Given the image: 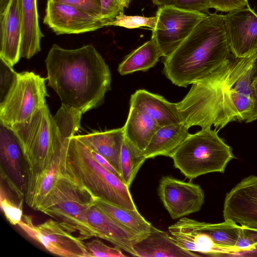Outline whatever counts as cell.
I'll return each mask as SVG.
<instances>
[{"mask_svg": "<svg viewBox=\"0 0 257 257\" xmlns=\"http://www.w3.org/2000/svg\"><path fill=\"white\" fill-rule=\"evenodd\" d=\"M174 167L186 178L213 172L223 173L235 158L232 148L211 127L190 134L171 156Z\"/></svg>", "mask_w": 257, "mask_h": 257, "instance_id": "7", "label": "cell"}, {"mask_svg": "<svg viewBox=\"0 0 257 257\" xmlns=\"http://www.w3.org/2000/svg\"><path fill=\"white\" fill-rule=\"evenodd\" d=\"M232 55L224 16L210 14L165 58L163 73L173 84L186 87L219 68Z\"/></svg>", "mask_w": 257, "mask_h": 257, "instance_id": "4", "label": "cell"}, {"mask_svg": "<svg viewBox=\"0 0 257 257\" xmlns=\"http://www.w3.org/2000/svg\"><path fill=\"white\" fill-rule=\"evenodd\" d=\"M158 193L165 208L173 219L199 211L204 202V193L199 185L170 176L162 177Z\"/></svg>", "mask_w": 257, "mask_h": 257, "instance_id": "11", "label": "cell"}, {"mask_svg": "<svg viewBox=\"0 0 257 257\" xmlns=\"http://www.w3.org/2000/svg\"><path fill=\"white\" fill-rule=\"evenodd\" d=\"M95 198L85 188L60 173L51 190L37 209L61 222L82 240L96 237L88 221Z\"/></svg>", "mask_w": 257, "mask_h": 257, "instance_id": "6", "label": "cell"}, {"mask_svg": "<svg viewBox=\"0 0 257 257\" xmlns=\"http://www.w3.org/2000/svg\"><path fill=\"white\" fill-rule=\"evenodd\" d=\"M1 207L8 221L12 225H18L22 220L23 214V201L17 204L9 197L8 194L1 185L0 195Z\"/></svg>", "mask_w": 257, "mask_h": 257, "instance_id": "29", "label": "cell"}, {"mask_svg": "<svg viewBox=\"0 0 257 257\" xmlns=\"http://www.w3.org/2000/svg\"><path fill=\"white\" fill-rule=\"evenodd\" d=\"M130 106L146 113L160 127L182 122L176 103L145 89L137 90L132 94Z\"/></svg>", "mask_w": 257, "mask_h": 257, "instance_id": "18", "label": "cell"}, {"mask_svg": "<svg viewBox=\"0 0 257 257\" xmlns=\"http://www.w3.org/2000/svg\"><path fill=\"white\" fill-rule=\"evenodd\" d=\"M160 127L146 113L130 106L128 115L123 126L124 137L141 151L145 150Z\"/></svg>", "mask_w": 257, "mask_h": 257, "instance_id": "23", "label": "cell"}, {"mask_svg": "<svg viewBox=\"0 0 257 257\" xmlns=\"http://www.w3.org/2000/svg\"><path fill=\"white\" fill-rule=\"evenodd\" d=\"M224 22L230 50L235 58L257 52V14L249 5L228 12Z\"/></svg>", "mask_w": 257, "mask_h": 257, "instance_id": "12", "label": "cell"}, {"mask_svg": "<svg viewBox=\"0 0 257 257\" xmlns=\"http://www.w3.org/2000/svg\"><path fill=\"white\" fill-rule=\"evenodd\" d=\"M82 112L62 104L54 116L46 104L10 130L22 150L25 163V192L39 175L60 157L80 127Z\"/></svg>", "mask_w": 257, "mask_h": 257, "instance_id": "3", "label": "cell"}, {"mask_svg": "<svg viewBox=\"0 0 257 257\" xmlns=\"http://www.w3.org/2000/svg\"><path fill=\"white\" fill-rule=\"evenodd\" d=\"M257 52L242 58L233 55L211 73L195 81L183 99L176 103L180 118L188 127L198 125L219 130L240 121L252 99V79L244 70Z\"/></svg>", "mask_w": 257, "mask_h": 257, "instance_id": "1", "label": "cell"}, {"mask_svg": "<svg viewBox=\"0 0 257 257\" xmlns=\"http://www.w3.org/2000/svg\"><path fill=\"white\" fill-rule=\"evenodd\" d=\"M189 127L183 122L160 127L143 153L146 159L159 156L170 157L189 136Z\"/></svg>", "mask_w": 257, "mask_h": 257, "instance_id": "22", "label": "cell"}, {"mask_svg": "<svg viewBox=\"0 0 257 257\" xmlns=\"http://www.w3.org/2000/svg\"><path fill=\"white\" fill-rule=\"evenodd\" d=\"M22 20L21 57L30 59L41 51L40 42L44 36L41 31L37 0H20Z\"/></svg>", "mask_w": 257, "mask_h": 257, "instance_id": "21", "label": "cell"}, {"mask_svg": "<svg viewBox=\"0 0 257 257\" xmlns=\"http://www.w3.org/2000/svg\"><path fill=\"white\" fill-rule=\"evenodd\" d=\"M135 256L140 257H196L194 252L179 246L167 232L152 225L150 233L134 245Z\"/></svg>", "mask_w": 257, "mask_h": 257, "instance_id": "19", "label": "cell"}, {"mask_svg": "<svg viewBox=\"0 0 257 257\" xmlns=\"http://www.w3.org/2000/svg\"><path fill=\"white\" fill-rule=\"evenodd\" d=\"M72 6L101 20L100 0H53ZM102 21V20H101ZM105 25V24H104Z\"/></svg>", "mask_w": 257, "mask_h": 257, "instance_id": "33", "label": "cell"}, {"mask_svg": "<svg viewBox=\"0 0 257 257\" xmlns=\"http://www.w3.org/2000/svg\"><path fill=\"white\" fill-rule=\"evenodd\" d=\"M89 257H125L121 249L116 246L110 247L99 239L85 242Z\"/></svg>", "mask_w": 257, "mask_h": 257, "instance_id": "30", "label": "cell"}, {"mask_svg": "<svg viewBox=\"0 0 257 257\" xmlns=\"http://www.w3.org/2000/svg\"><path fill=\"white\" fill-rule=\"evenodd\" d=\"M18 225L53 254L63 257H89L85 242L57 220L49 219L36 225L32 217L23 215Z\"/></svg>", "mask_w": 257, "mask_h": 257, "instance_id": "10", "label": "cell"}, {"mask_svg": "<svg viewBox=\"0 0 257 257\" xmlns=\"http://www.w3.org/2000/svg\"><path fill=\"white\" fill-rule=\"evenodd\" d=\"M154 4L159 7L172 5L174 0H152Z\"/></svg>", "mask_w": 257, "mask_h": 257, "instance_id": "39", "label": "cell"}, {"mask_svg": "<svg viewBox=\"0 0 257 257\" xmlns=\"http://www.w3.org/2000/svg\"><path fill=\"white\" fill-rule=\"evenodd\" d=\"M45 62L48 85L57 93L62 104L83 114L103 103L110 89L111 73L93 46L66 49L54 44Z\"/></svg>", "mask_w": 257, "mask_h": 257, "instance_id": "2", "label": "cell"}, {"mask_svg": "<svg viewBox=\"0 0 257 257\" xmlns=\"http://www.w3.org/2000/svg\"><path fill=\"white\" fill-rule=\"evenodd\" d=\"M172 6L186 11L208 13L210 9L208 0H174Z\"/></svg>", "mask_w": 257, "mask_h": 257, "instance_id": "35", "label": "cell"}, {"mask_svg": "<svg viewBox=\"0 0 257 257\" xmlns=\"http://www.w3.org/2000/svg\"><path fill=\"white\" fill-rule=\"evenodd\" d=\"M157 21L156 16L146 17L140 16H128L122 12L113 21L108 23L107 26H115L127 29H136L145 27L153 30L156 25Z\"/></svg>", "mask_w": 257, "mask_h": 257, "instance_id": "28", "label": "cell"}, {"mask_svg": "<svg viewBox=\"0 0 257 257\" xmlns=\"http://www.w3.org/2000/svg\"><path fill=\"white\" fill-rule=\"evenodd\" d=\"M210 8L216 11L229 12L248 5L247 0H208Z\"/></svg>", "mask_w": 257, "mask_h": 257, "instance_id": "36", "label": "cell"}, {"mask_svg": "<svg viewBox=\"0 0 257 257\" xmlns=\"http://www.w3.org/2000/svg\"><path fill=\"white\" fill-rule=\"evenodd\" d=\"M121 1L125 8H127L130 4V0H121Z\"/></svg>", "mask_w": 257, "mask_h": 257, "instance_id": "41", "label": "cell"}, {"mask_svg": "<svg viewBox=\"0 0 257 257\" xmlns=\"http://www.w3.org/2000/svg\"><path fill=\"white\" fill-rule=\"evenodd\" d=\"M233 256H257V247L252 250L240 252Z\"/></svg>", "mask_w": 257, "mask_h": 257, "instance_id": "38", "label": "cell"}, {"mask_svg": "<svg viewBox=\"0 0 257 257\" xmlns=\"http://www.w3.org/2000/svg\"><path fill=\"white\" fill-rule=\"evenodd\" d=\"M0 59L13 67L21 58L20 0H0Z\"/></svg>", "mask_w": 257, "mask_h": 257, "instance_id": "15", "label": "cell"}, {"mask_svg": "<svg viewBox=\"0 0 257 257\" xmlns=\"http://www.w3.org/2000/svg\"><path fill=\"white\" fill-rule=\"evenodd\" d=\"M43 22L57 35L83 33L105 27L100 19L53 0L47 1Z\"/></svg>", "mask_w": 257, "mask_h": 257, "instance_id": "13", "label": "cell"}, {"mask_svg": "<svg viewBox=\"0 0 257 257\" xmlns=\"http://www.w3.org/2000/svg\"><path fill=\"white\" fill-rule=\"evenodd\" d=\"M17 74L12 67L1 59V101L13 83Z\"/></svg>", "mask_w": 257, "mask_h": 257, "instance_id": "34", "label": "cell"}, {"mask_svg": "<svg viewBox=\"0 0 257 257\" xmlns=\"http://www.w3.org/2000/svg\"><path fill=\"white\" fill-rule=\"evenodd\" d=\"M91 151L94 158L98 163H99L102 166L105 168L108 171L113 173L121 180V177L119 174L117 173V172L105 158H104L103 157H102L98 154L96 153V152L92 150Z\"/></svg>", "mask_w": 257, "mask_h": 257, "instance_id": "37", "label": "cell"}, {"mask_svg": "<svg viewBox=\"0 0 257 257\" xmlns=\"http://www.w3.org/2000/svg\"><path fill=\"white\" fill-rule=\"evenodd\" d=\"M202 229L212 239L220 256H233L240 252L236 244L241 225L228 219L223 222L211 224L199 221Z\"/></svg>", "mask_w": 257, "mask_h": 257, "instance_id": "25", "label": "cell"}, {"mask_svg": "<svg viewBox=\"0 0 257 257\" xmlns=\"http://www.w3.org/2000/svg\"><path fill=\"white\" fill-rule=\"evenodd\" d=\"M162 56L156 43L151 38L127 55L119 64L117 70L121 75L146 71L153 67Z\"/></svg>", "mask_w": 257, "mask_h": 257, "instance_id": "26", "label": "cell"}, {"mask_svg": "<svg viewBox=\"0 0 257 257\" xmlns=\"http://www.w3.org/2000/svg\"><path fill=\"white\" fill-rule=\"evenodd\" d=\"M101 20L107 26L113 21L125 8L121 0H100Z\"/></svg>", "mask_w": 257, "mask_h": 257, "instance_id": "32", "label": "cell"}, {"mask_svg": "<svg viewBox=\"0 0 257 257\" xmlns=\"http://www.w3.org/2000/svg\"><path fill=\"white\" fill-rule=\"evenodd\" d=\"M88 221L96 231V237L108 241L135 256L134 245L144 238L118 223L98 208L94 203L89 210Z\"/></svg>", "mask_w": 257, "mask_h": 257, "instance_id": "16", "label": "cell"}, {"mask_svg": "<svg viewBox=\"0 0 257 257\" xmlns=\"http://www.w3.org/2000/svg\"><path fill=\"white\" fill-rule=\"evenodd\" d=\"M206 16L204 13L184 10L172 5L159 7L151 38L162 56H170Z\"/></svg>", "mask_w": 257, "mask_h": 257, "instance_id": "9", "label": "cell"}, {"mask_svg": "<svg viewBox=\"0 0 257 257\" xmlns=\"http://www.w3.org/2000/svg\"><path fill=\"white\" fill-rule=\"evenodd\" d=\"M75 136L91 150L105 158L121 179L120 154L124 138L123 126L103 132L94 131Z\"/></svg>", "mask_w": 257, "mask_h": 257, "instance_id": "20", "label": "cell"}, {"mask_svg": "<svg viewBox=\"0 0 257 257\" xmlns=\"http://www.w3.org/2000/svg\"><path fill=\"white\" fill-rule=\"evenodd\" d=\"M236 245L240 252L251 251L255 248L257 247V229L241 225Z\"/></svg>", "mask_w": 257, "mask_h": 257, "instance_id": "31", "label": "cell"}, {"mask_svg": "<svg viewBox=\"0 0 257 257\" xmlns=\"http://www.w3.org/2000/svg\"><path fill=\"white\" fill-rule=\"evenodd\" d=\"M94 204L118 223L143 238L151 232V223L138 210L123 208L99 198L94 199Z\"/></svg>", "mask_w": 257, "mask_h": 257, "instance_id": "24", "label": "cell"}, {"mask_svg": "<svg viewBox=\"0 0 257 257\" xmlns=\"http://www.w3.org/2000/svg\"><path fill=\"white\" fill-rule=\"evenodd\" d=\"M146 159L143 151L124 137L120 154L121 176L128 187Z\"/></svg>", "mask_w": 257, "mask_h": 257, "instance_id": "27", "label": "cell"}, {"mask_svg": "<svg viewBox=\"0 0 257 257\" xmlns=\"http://www.w3.org/2000/svg\"><path fill=\"white\" fill-rule=\"evenodd\" d=\"M252 87L256 101L255 119H257V77H253L252 82Z\"/></svg>", "mask_w": 257, "mask_h": 257, "instance_id": "40", "label": "cell"}, {"mask_svg": "<svg viewBox=\"0 0 257 257\" xmlns=\"http://www.w3.org/2000/svg\"><path fill=\"white\" fill-rule=\"evenodd\" d=\"M59 167L62 174L85 188L94 198L137 210L130 187L98 163L91 150L75 135L63 152Z\"/></svg>", "mask_w": 257, "mask_h": 257, "instance_id": "5", "label": "cell"}, {"mask_svg": "<svg viewBox=\"0 0 257 257\" xmlns=\"http://www.w3.org/2000/svg\"><path fill=\"white\" fill-rule=\"evenodd\" d=\"M46 78L33 72L17 73L5 97L1 101L0 121L10 130L21 123L47 104L49 96Z\"/></svg>", "mask_w": 257, "mask_h": 257, "instance_id": "8", "label": "cell"}, {"mask_svg": "<svg viewBox=\"0 0 257 257\" xmlns=\"http://www.w3.org/2000/svg\"><path fill=\"white\" fill-rule=\"evenodd\" d=\"M223 216L225 220L257 229V176L243 179L225 197Z\"/></svg>", "mask_w": 257, "mask_h": 257, "instance_id": "14", "label": "cell"}, {"mask_svg": "<svg viewBox=\"0 0 257 257\" xmlns=\"http://www.w3.org/2000/svg\"><path fill=\"white\" fill-rule=\"evenodd\" d=\"M0 156L1 166H3L7 174L1 172V175L9 176L8 183L14 188L19 196L23 195L22 191L26 186L25 170L23 168L21 147L12 132L1 124Z\"/></svg>", "mask_w": 257, "mask_h": 257, "instance_id": "17", "label": "cell"}, {"mask_svg": "<svg viewBox=\"0 0 257 257\" xmlns=\"http://www.w3.org/2000/svg\"><path fill=\"white\" fill-rule=\"evenodd\" d=\"M257 77V63H256V70L255 72L254 73V77Z\"/></svg>", "mask_w": 257, "mask_h": 257, "instance_id": "42", "label": "cell"}]
</instances>
